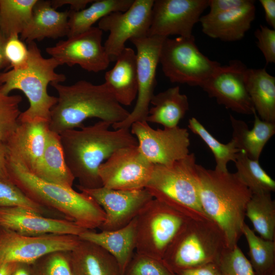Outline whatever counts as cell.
Segmentation results:
<instances>
[{
    "mask_svg": "<svg viewBox=\"0 0 275 275\" xmlns=\"http://www.w3.org/2000/svg\"><path fill=\"white\" fill-rule=\"evenodd\" d=\"M112 125L100 120L93 125L67 130L59 134L66 163L78 181V188L102 187L98 173L101 164L117 150L138 145L130 128L112 130Z\"/></svg>",
    "mask_w": 275,
    "mask_h": 275,
    "instance_id": "6da1fadb",
    "label": "cell"
},
{
    "mask_svg": "<svg viewBox=\"0 0 275 275\" xmlns=\"http://www.w3.org/2000/svg\"><path fill=\"white\" fill-rule=\"evenodd\" d=\"M50 85L58 97L51 110L49 127L57 134L82 128L83 122L88 118H98L113 125L124 121L129 114L105 82L94 85L80 80L70 86L58 82Z\"/></svg>",
    "mask_w": 275,
    "mask_h": 275,
    "instance_id": "7a4b0ae2",
    "label": "cell"
},
{
    "mask_svg": "<svg viewBox=\"0 0 275 275\" xmlns=\"http://www.w3.org/2000/svg\"><path fill=\"white\" fill-rule=\"evenodd\" d=\"M202 208L222 231L227 246L237 245L242 235L245 210L252 193L236 174L197 164Z\"/></svg>",
    "mask_w": 275,
    "mask_h": 275,
    "instance_id": "3957f363",
    "label": "cell"
},
{
    "mask_svg": "<svg viewBox=\"0 0 275 275\" xmlns=\"http://www.w3.org/2000/svg\"><path fill=\"white\" fill-rule=\"evenodd\" d=\"M7 167L9 180L38 204L60 212L65 219L87 230L99 228L104 221L103 209L85 193L43 180L8 159Z\"/></svg>",
    "mask_w": 275,
    "mask_h": 275,
    "instance_id": "277c9868",
    "label": "cell"
},
{
    "mask_svg": "<svg viewBox=\"0 0 275 275\" xmlns=\"http://www.w3.org/2000/svg\"><path fill=\"white\" fill-rule=\"evenodd\" d=\"M29 57L26 66L21 69H11L0 73L1 90L10 94L14 90L22 91L27 97L29 107L21 113L19 123L50 121V112L57 97L47 92L48 85L66 80L63 74L55 71L60 63L55 59L44 58L36 43H28Z\"/></svg>",
    "mask_w": 275,
    "mask_h": 275,
    "instance_id": "5b68a950",
    "label": "cell"
},
{
    "mask_svg": "<svg viewBox=\"0 0 275 275\" xmlns=\"http://www.w3.org/2000/svg\"><path fill=\"white\" fill-rule=\"evenodd\" d=\"M194 153L169 166L154 164L146 188L156 199L193 219L210 218L200 200Z\"/></svg>",
    "mask_w": 275,
    "mask_h": 275,
    "instance_id": "8992f818",
    "label": "cell"
},
{
    "mask_svg": "<svg viewBox=\"0 0 275 275\" xmlns=\"http://www.w3.org/2000/svg\"><path fill=\"white\" fill-rule=\"evenodd\" d=\"M226 247L222 231L212 220L190 218L176 235L162 259L177 273L216 263Z\"/></svg>",
    "mask_w": 275,
    "mask_h": 275,
    "instance_id": "52a82bcc",
    "label": "cell"
},
{
    "mask_svg": "<svg viewBox=\"0 0 275 275\" xmlns=\"http://www.w3.org/2000/svg\"><path fill=\"white\" fill-rule=\"evenodd\" d=\"M135 218L136 253L162 259L176 235L190 219L154 198Z\"/></svg>",
    "mask_w": 275,
    "mask_h": 275,
    "instance_id": "ba28073f",
    "label": "cell"
},
{
    "mask_svg": "<svg viewBox=\"0 0 275 275\" xmlns=\"http://www.w3.org/2000/svg\"><path fill=\"white\" fill-rule=\"evenodd\" d=\"M159 63L171 82L200 87L222 66L200 51L194 36L165 38Z\"/></svg>",
    "mask_w": 275,
    "mask_h": 275,
    "instance_id": "9c48e42d",
    "label": "cell"
},
{
    "mask_svg": "<svg viewBox=\"0 0 275 275\" xmlns=\"http://www.w3.org/2000/svg\"><path fill=\"white\" fill-rule=\"evenodd\" d=\"M165 38L155 36L130 40L136 49L137 100L128 116L124 121L112 125L114 129L130 128L133 123L146 120L151 100L154 95L156 69L159 63L161 47Z\"/></svg>",
    "mask_w": 275,
    "mask_h": 275,
    "instance_id": "30bf717a",
    "label": "cell"
},
{
    "mask_svg": "<svg viewBox=\"0 0 275 275\" xmlns=\"http://www.w3.org/2000/svg\"><path fill=\"white\" fill-rule=\"evenodd\" d=\"M130 127L140 151L153 164L169 166L189 154V134L185 128L155 129L146 121L133 123Z\"/></svg>",
    "mask_w": 275,
    "mask_h": 275,
    "instance_id": "8fae6325",
    "label": "cell"
},
{
    "mask_svg": "<svg viewBox=\"0 0 275 275\" xmlns=\"http://www.w3.org/2000/svg\"><path fill=\"white\" fill-rule=\"evenodd\" d=\"M80 240L78 236L67 234L23 235L0 227V264L32 263L52 252H70Z\"/></svg>",
    "mask_w": 275,
    "mask_h": 275,
    "instance_id": "7c38bea8",
    "label": "cell"
},
{
    "mask_svg": "<svg viewBox=\"0 0 275 275\" xmlns=\"http://www.w3.org/2000/svg\"><path fill=\"white\" fill-rule=\"evenodd\" d=\"M154 0H134L125 12L111 13L101 18L98 28L109 35L103 46L111 61L116 60L127 40L148 36Z\"/></svg>",
    "mask_w": 275,
    "mask_h": 275,
    "instance_id": "4fadbf2b",
    "label": "cell"
},
{
    "mask_svg": "<svg viewBox=\"0 0 275 275\" xmlns=\"http://www.w3.org/2000/svg\"><path fill=\"white\" fill-rule=\"evenodd\" d=\"M154 164L140 151L138 145L115 151L100 166L98 173L102 186L119 190L145 188Z\"/></svg>",
    "mask_w": 275,
    "mask_h": 275,
    "instance_id": "5bb4252c",
    "label": "cell"
},
{
    "mask_svg": "<svg viewBox=\"0 0 275 275\" xmlns=\"http://www.w3.org/2000/svg\"><path fill=\"white\" fill-rule=\"evenodd\" d=\"M208 0H154L148 36L189 37Z\"/></svg>",
    "mask_w": 275,
    "mask_h": 275,
    "instance_id": "9a60e30c",
    "label": "cell"
},
{
    "mask_svg": "<svg viewBox=\"0 0 275 275\" xmlns=\"http://www.w3.org/2000/svg\"><path fill=\"white\" fill-rule=\"evenodd\" d=\"M102 34L98 27L92 26L47 47L46 52L60 65H78L88 72H99L105 70L111 61L102 44Z\"/></svg>",
    "mask_w": 275,
    "mask_h": 275,
    "instance_id": "2e32d148",
    "label": "cell"
},
{
    "mask_svg": "<svg viewBox=\"0 0 275 275\" xmlns=\"http://www.w3.org/2000/svg\"><path fill=\"white\" fill-rule=\"evenodd\" d=\"M248 68L239 60L222 66L201 88L217 102L236 113L251 115L255 110L247 91Z\"/></svg>",
    "mask_w": 275,
    "mask_h": 275,
    "instance_id": "e0dca14e",
    "label": "cell"
},
{
    "mask_svg": "<svg viewBox=\"0 0 275 275\" xmlns=\"http://www.w3.org/2000/svg\"><path fill=\"white\" fill-rule=\"evenodd\" d=\"M93 198L105 214L101 231H114L128 225L153 196L146 189L119 190L102 186L94 189L78 188Z\"/></svg>",
    "mask_w": 275,
    "mask_h": 275,
    "instance_id": "ac0fdd59",
    "label": "cell"
},
{
    "mask_svg": "<svg viewBox=\"0 0 275 275\" xmlns=\"http://www.w3.org/2000/svg\"><path fill=\"white\" fill-rule=\"evenodd\" d=\"M0 227L28 236L50 234L79 236L87 230L67 219L46 217L19 207L0 208Z\"/></svg>",
    "mask_w": 275,
    "mask_h": 275,
    "instance_id": "d6986e66",
    "label": "cell"
},
{
    "mask_svg": "<svg viewBox=\"0 0 275 275\" xmlns=\"http://www.w3.org/2000/svg\"><path fill=\"white\" fill-rule=\"evenodd\" d=\"M49 130L47 122L19 123L5 143L8 159L35 175L42 159Z\"/></svg>",
    "mask_w": 275,
    "mask_h": 275,
    "instance_id": "ffe728a7",
    "label": "cell"
},
{
    "mask_svg": "<svg viewBox=\"0 0 275 275\" xmlns=\"http://www.w3.org/2000/svg\"><path fill=\"white\" fill-rule=\"evenodd\" d=\"M255 1L232 11L202 16V31L207 36L225 42L241 40L250 30L256 15Z\"/></svg>",
    "mask_w": 275,
    "mask_h": 275,
    "instance_id": "44dd1931",
    "label": "cell"
},
{
    "mask_svg": "<svg viewBox=\"0 0 275 275\" xmlns=\"http://www.w3.org/2000/svg\"><path fill=\"white\" fill-rule=\"evenodd\" d=\"M68 17L69 11H58L50 1L37 0L30 20L20 34V39L29 43L45 38L56 39L67 36Z\"/></svg>",
    "mask_w": 275,
    "mask_h": 275,
    "instance_id": "7402d4cb",
    "label": "cell"
},
{
    "mask_svg": "<svg viewBox=\"0 0 275 275\" xmlns=\"http://www.w3.org/2000/svg\"><path fill=\"white\" fill-rule=\"evenodd\" d=\"M69 258L72 275H123L112 255L88 241L81 239Z\"/></svg>",
    "mask_w": 275,
    "mask_h": 275,
    "instance_id": "603a6c76",
    "label": "cell"
},
{
    "mask_svg": "<svg viewBox=\"0 0 275 275\" xmlns=\"http://www.w3.org/2000/svg\"><path fill=\"white\" fill-rule=\"evenodd\" d=\"M78 236L108 252L116 260L124 274L135 250L136 218L134 217L128 225L118 230L100 232L86 230Z\"/></svg>",
    "mask_w": 275,
    "mask_h": 275,
    "instance_id": "cb8c5ba5",
    "label": "cell"
},
{
    "mask_svg": "<svg viewBox=\"0 0 275 275\" xmlns=\"http://www.w3.org/2000/svg\"><path fill=\"white\" fill-rule=\"evenodd\" d=\"M105 83L121 104L129 106L137 96L136 55L130 47L122 50L113 68L105 72Z\"/></svg>",
    "mask_w": 275,
    "mask_h": 275,
    "instance_id": "d4e9b609",
    "label": "cell"
},
{
    "mask_svg": "<svg viewBox=\"0 0 275 275\" xmlns=\"http://www.w3.org/2000/svg\"><path fill=\"white\" fill-rule=\"evenodd\" d=\"M253 114L254 122L251 129L244 121L230 116L232 139L240 151L251 159L259 160L264 146L275 133V123L261 120L255 110Z\"/></svg>",
    "mask_w": 275,
    "mask_h": 275,
    "instance_id": "484cf974",
    "label": "cell"
},
{
    "mask_svg": "<svg viewBox=\"0 0 275 275\" xmlns=\"http://www.w3.org/2000/svg\"><path fill=\"white\" fill-rule=\"evenodd\" d=\"M146 121L162 125L164 128L176 127L189 109L187 96L180 93L178 86L170 88L153 96Z\"/></svg>",
    "mask_w": 275,
    "mask_h": 275,
    "instance_id": "4316f807",
    "label": "cell"
},
{
    "mask_svg": "<svg viewBox=\"0 0 275 275\" xmlns=\"http://www.w3.org/2000/svg\"><path fill=\"white\" fill-rule=\"evenodd\" d=\"M246 87L259 118L275 123V77L269 74L265 68H248Z\"/></svg>",
    "mask_w": 275,
    "mask_h": 275,
    "instance_id": "83f0119b",
    "label": "cell"
},
{
    "mask_svg": "<svg viewBox=\"0 0 275 275\" xmlns=\"http://www.w3.org/2000/svg\"><path fill=\"white\" fill-rule=\"evenodd\" d=\"M34 175L49 182L72 187L75 178L66 163L59 134L48 132L42 159Z\"/></svg>",
    "mask_w": 275,
    "mask_h": 275,
    "instance_id": "f1b7e54d",
    "label": "cell"
},
{
    "mask_svg": "<svg viewBox=\"0 0 275 275\" xmlns=\"http://www.w3.org/2000/svg\"><path fill=\"white\" fill-rule=\"evenodd\" d=\"M133 1L97 0L88 8L79 11L69 10L67 37L88 31L97 20L111 13L126 11Z\"/></svg>",
    "mask_w": 275,
    "mask_h": 275,
    "instance_id": "f546056e",
    "label": "cell"
},
{
    "mask_svg": "<svg viewBox=\"0 0 275 275\" xmlns=\"http://www.w3.org/2000/svg\"><path fill=\"white\" fill-rule=\"evenodd\" d=\"M245 216L261 237L275 240V201L270 193L252 194L246 205Z\"/></svg>",
    "mask_w": 275,
    "mask_h": 275,
    "instance_id": "4dcf8cb0",
    "label": "cell"
},
{
    "mask_svg": "<svg viewBox=\"0 0 275 275\" xmlns=\"http://www.w3.org/2000/svg\"><path fill=\"white\" fill-rule=\"evenodd\" d=\"M37 0H0V32L7 39L20 34Z\"/></svg>",
    "mask_w": 275,
    "mask_h": 275,
    "instance_id": "1f68e13d",
    "label": "cell"
},
{
    "mask_svg": "<svg viewBox=\"0 0 275 275\" xmlns=\"http://www.w3.org/2000/svg\"><path fill=\"white\" fill-rule=\"evenodd\" d=\"M234 162L237 169L235 173L252 194L275 190L274 180L260 165L259 160L251 159L240 151Z\"/></svg>",
    "mask_w": 275,
    "mask_h": 275,
    "instance_id": "d6a6232c",
    "label": "cell"
},
{
    "mask_svg": "<svg viewBox=\"0 0 275 275\" xmlns=\"http://www.w3.org/2000/svg\"><path fill=\"white\" fill-rule=\"evenodd\" d=\"M242 235L249 246L248 255L255 273L263 274L275 269V240L257 236L245 223Z\"/></svg>",
    "mask_w": 275,
    "mask_h": 275,
    "instance_id": "836d02e7",
    "label": "cell"
},
{
    "mask_svg": "<svg viewBox=\"0 0 275 275\" xmlns=\"http://www.w3.org/2000/svg\"><path fill=\"white\" fill-rule=\"evenodd\" d=\"M188 127L202 139L212 152L216 163L215 169L228 171V163L230 161L234 162L238 153L240 152L235 142L231 139L227 144L222 143L195 117L189 119Z\"/></svg>",
    "mask_w": 275,
    "mask_h": 275,
    "instance_id": "e575fe53",
    "label": "cell"
},
{
    "mask_svg": "<svg viewBox=\"0 0 275 275\" xmlns=\"http://www.w3.org/2000/svg\"><path fill=\"white\" fill-rule=\"evenodd\" d=\"M22 101L19 95L4 94L0 84V140L6 143L18 127Z\"/></svg>",
    "mask_w": 275,
    "mask_h": 275,
    "instance_id": "d590c367",
    "label": "cell"
},
{
    "mask_svg": "<svg viewBox=\"0 0 275 275\" xmlns=\"http://www.w3.org/2000/svg\"><path fill=\"white\" fill-rule=\"evenodd\" d=\"M12 207L23 208L44 216L50 210L30 199L10 180L0 178V208Z\"/></svg>",
    "mask_w": 275,
    "mask_h": 275,
    "instance_id": "8d00e7d4",
    "label": "cell"
},
{
    "mask_svg": "<svg viewBox=\"0 0 275 275\" xmlns=\"http://www.w3.org/2000/svg\"><path fill=\"white\" fill-rule=\"evenodd\" d=\"M222 275H254L250 260L237 245L226 247L216 263Z\"/></svg>",
    "mask_w": 275,
    "mask_h": 275,
    "instance_id": "74e56055",
    "label": "cell"
},
{
    "mask_svg": "<svg viewBox=\"0 0 275 275\" xmlns=\"http://www.w3.org/2000/svg\"><path fill=\"white\" fill-rule=\"evenodd\" d=\"M33 275H72L69 252L46 254L31 263Z\"/></svg>",
    "mask_w": 275,
    "mask_h": 275,
    "instance_id": "f35d334b",
    "label": "cell"
},
{
    "mask_svg": "<svg viewBox=\"0 0 275 275\" xmlns=\"http://www.w3.org/2000/svg\"><path fill=\"white\" fill-rule=\"evenodd\" d=\"M123 275H177L163 259L135 253Z\"/></svg>",
    "mask_w": 275,
    "mask_h": 275,
    "instance_id": "ab89813d",
    "label": "cell"
},
{
    "mask_svg": "<svg viewBox=\"0 0 275 275\" xmlns=\"http://www.w3.org/2000/svg\"><path fill=\"white\" fill-rule=\"evenodd\" d=\"M5 58L13 69L25 67L28 62L29 51L28 46L15 34L6 39L4 45Z\"/></svg>",
    "mask_w": 275,
    "mask_h": 275,
    "instance_id": "60d3db41",
    "label": "cell"
},
{
    "mask_svg": "<svg viewBox=\"0 0 275 275\" xmlns=\"http://www.w3.org/2000/svg\"><path fill=\"white\" fill-rule=\"evenodd\" d=\"M257 46L262 52L266 64L275 63V30L261 24L255 33Z\"/></svg>",
    "mask_w": 275,
    "mask_h": 275,
    "instance_id": "b9f144b4",
    "label": "cell"
},
{
    "mask_svg": "<svg viewBox=\"0 0 275 275\" xmlns=\"http://www.w3.org/2000/svg\"><path fill=\"white\" fill-rule=\"evenodd\" d=\"M252 0H208V14H215L226 12L245 6Z\"/></svg>",
    "mask_w": 275,
    "mask_h": 275,
    "instance_id": "7bdbcfd3",
    "label": "cell"
},
{
    "mask_svg": "<svg viewBox=\"0 0 275 275\" xmlns=\"http://www.w3.org/2000/svg\"><path fill=\"white\" fill-rule=\"evenodd\" d=\"M176 274L177 275H222L215 263L182 270Z\"/></svg>",
    "mask_w": 275,
    "mask_h": 275,
    "instance_id": "ee69618b",
    "label": "cell"
},
{
    "mask_svg": "<svg viewBox=\"0 0 275 275\" xmlns=\"http://www.w3.org/2000/svg\"><path fill=\"white\" fill-rule=\"evenodd\" d=\"M93 0H52L50 1L51 6L57 9L65 5H69L70 10L79 11L86 8V6L92 3Z\"/></svg>",
    "mask_w": 275,
    "mask_h": 275,
    "instance_id": "f6af8a7d",
    "label": "cell"
},
{
    "mask_svg": "<svg viewBox=\"0 0 275 275\" xmlns=\"http://www.w3.org/2000/svg\"><path fill=\"white\" fill-rule=\"evenodd\" d=\"M260 3L263 8L265 13V19L267 23L275 29V1L260 0Z\"/></svg>",
    "mask_w": 275,
    "mask_h": 275,
    "instance_id": "bcb514c9",
    "label": "cell"
},
{
    "mask_svg": "<svg viewBox=\"0 0 275 275\" xmlns=\"http://www.w3.org/2000/svg\"><path fill=\"white\" fill-rule=\"evenodd\" d=\"M7 163L8 151L6 145L0 140V178L9 180Z\"/></svg>",
    "mask_w": 275,
    "mask_h": 275,
    "instance_id": "7dc6e473",
    "label": "cell"
},
{
    "mask_svg": "<svg viewBox=\"0 0 275 275\" xmlns=\"http://www.w3.org/2000/svg\"><path fill=\"white\" fill-rule=\"evenodd\" d=\"M11 275H33L31 263H17Z\"/></svg>",
    "mask_w": 275,
    "mask_h": 275,
    "instance_id": "c3c4849f",
    "label": "cell"
},
{
    "mask_svg": "<svg viewBox=\"0 0 275 275\" xmlns=\"http://www.w3.org/2000/svg\"><path fill=\"white\" fill-rule=\"evenodd\" d=\"M17 263L7 262L0 264V275H11Z\"/></svg>",
    "mask_w": 275,
    "mask_h": 275,
    "instance_id": "681fc988",
    "label": "cell"
},
{
    "mask_svg": "<svg viewBox=\"0 0 275 275\" xmlns=\"http://www.w3.org/2000/svg\"><path fill=\"white\" fill-rule=\"evenodd\" d=\"M6 41V38L0 32V69L9 65L5 58L4 53V48Z\"/></svg>",
    "mask_w": 275,
    "mask_h": 275,
    "instance_id": "f907efd6",
    "label": "cell"
},
{
    "mask_svg": "<svg viewBox=\"0 0 275 275\" xmlns=\"http://www.w3.org/2000/svg\"><path fill=\"white\" fill-rule=\"evenodd\" d=\"M254 275H275V269L263 274H257L255 273Z\"/></svg>",
    "mask_w": 275,
    "mask_h": 275,
    "instance_id": "816d5d0a",
    "label": "cell"
}]
</instances>
